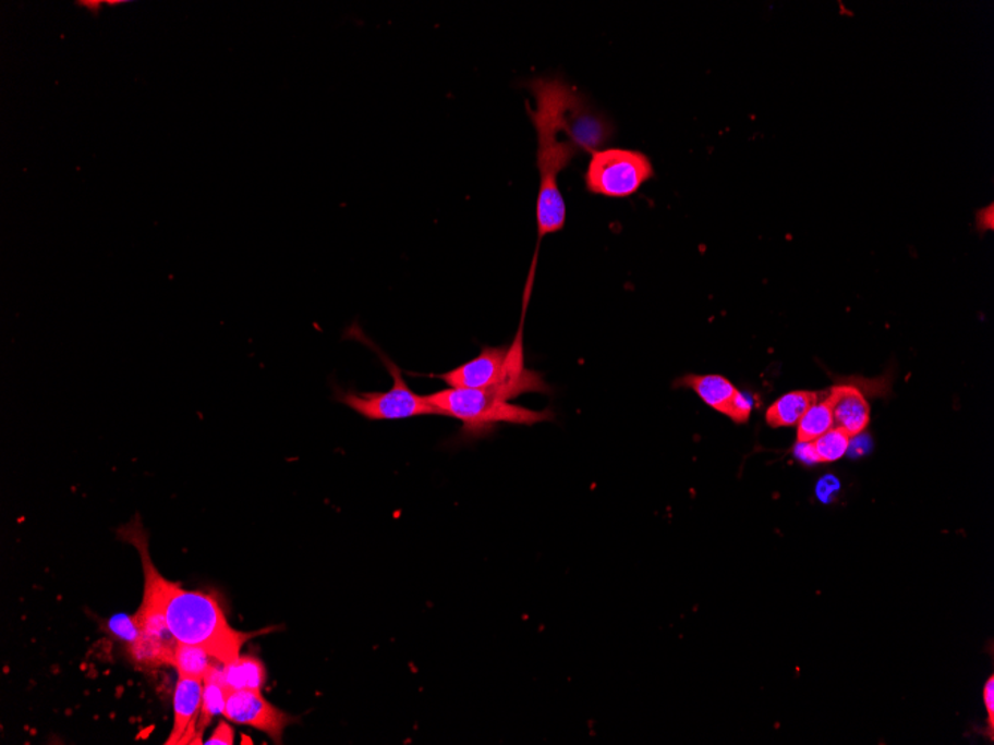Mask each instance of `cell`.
I'll use <instances>...</instances> for the list:
<instances>
[{
  "mask_svg": "<svg viewBox=\"0 0 994 745\" xmlns=\"http://www.w3.org/2000/svg\"><path fill=\"white\" fill-rule=\"evenodd\" d=\"M535 108L528 105L536 130V166L540 170V193L536 199L537 237L563 230L566 201L558 188V176L582 148L590 150L581 136L582 101L580 95L560 77H536L528 84Z\"/></svg>",
  "mask_w": 994,
  "mask_h": 745,
  "instance_id": "cell-1",
  "label": "cell"
},
{
  "mask_svg": "<svg viewBox=\"0 0 994 745\" xmlns=\"http://www.w3.org/2000/svg\"><path fill=\"white\" fill-rule=\"evenodd\" d=\"M118 535L141 553L145 572L142 604L160 610L179 643L205 647L219 662L227 663L239 658L242 647L259 634L232 628L221 604L210 594L189 591L181 585L165 579L150 560L148 535L141 516H134L133 521L118 530Z\"/></svg>",
  "mask_w": 994,
  "mask_h": 745,
  "instance_id": "cell-2",
  "label": "cell"
},
{
  "mask_svg": "<svg viewBox=\"0 0 994 745\" xmlns=\"http://www.w3.org/2000/svg\"><path fill=\"white\" fill-rule=\"evenodd\" d=\"M536 260L537 258L533 259L531 274L525 284L523 316L512 344L484 347L475 359L435 378H439L453 389L492 390L508 402L524 393L549 392L544 378L524 365V317L535 279Z\"/></svg>",
  "mask_w": 994,
  "mask_h": 745,
  "instance_id": "cell-3",
  "label": "cell"
},
{
  "mask_svg": "<svg viewBox=\"0 0 994 745\" xmlns=\"http://www.w3.org/2000/svg\"><path fill=\"white\" fill-rule=\"evenodd\" d=\"M426 401L438 411L463 423L464 433L472 437L484 433L499 423L533 426L551 420L549 411H532L512 405L492 390L448 389L427 394Z\"/></svg>",
  "mask_w": 994,
  "mask_h": 745,
  "instance_id": "cell-4",
  "label": "cell"
},
{
  "mask_svg": "<svg viewBox=\"0 0 994 745\" xmlns=\"http://www.w3.org/2000/svg\"><path fill=\"white\" fill-rule=\"evenodd\" d=\"M651 158L642 150L626 148L596 149L586 167V191L608 198H627L638 194L654 178Z\"/></svg>",
  "mask_w": 994,
  "mask_h": 745,
  "instance_id": "cell-5",
  "label": "cell"
},
{
  "mask_svg": "<svg viewBox=\"0 0 994 745\" xmlns=\"http://www.w3.org/2000/svg\"><path fill=\"white\" fill-rule=\"evenodd\" d=\"M378 354L393 378L392 389L380 393L341 392L337 394V401L344 403L369 422L407 420L421 415L438 414V411L426 401V396H421L410 389L398 366L386 359L381 353Z\"/></svg>",
  "mask_w": 994,
  "mask_h": 745,
  "instance_id": "cell-6",
  "label": "cell"
},
{
  "mask_svg": "<svg viewBox=\"0 0 994 745\" xmlns=\"http://www.w3.org/2000/svg\"><path fill=\"white\" fill-rule=\"evenodd\" d=\"M223 718L232 723L258 729L277 744L282 743L284 729L293 723V718L268 703L260 691L230 692Z\"/></svg>",
  "mask_w": 994,
  "mask_h": 745,
  "instance_id": "cell-7",
  "label": "cell"
},
{
  "mask_svg": "<svg viewBox=\"0 0 994 745\" xmlns=\"http://www.w3.org/2000/svg\"><path fill=\"white\" fill-rule=\"evenodd\" d=\"M136 616L141 624V637L136 645L130 647L133 658L148 667L173 665L179 642L160 610L142 604Z\"/></svg>",
  "mask_w": 994,
  "mask_h": 745,
  "instance_id": "cell-8",
  "label": "cell"
},
{
  "mask_svg": "<svg viewBox=\"0 0 994 745\" xmlns=\"http://www.w3.org/2000/svg\"><path fill=\"white\" fill-rule=\"evenodd\" d=\"M205 680L179 675L174 689V722L167 745L197 744V726L202 712Z\"/></svg>",
  "mask_w": 994,
  "mask_h": 745,
  "instance_id": "cell-9",
  "label": "cell"
},
{
  "mask_svg": "<svg viewBox=\"0 0 994 745\" xmlns=\"http://www.w3.org/2000/svg\"><path fill=\"white\" fill-rule=\"evenodd\" d=\"M828 396L833 403L834 427L846 430L851 438L863 433L871 418L865 393L858 386L840 384L834 386Z\"/></svg>",
  "mask_w": 994,
  "mask_h": 745,
  "instance_id": "cell-10",
  "label": "cell"
},
{
  "mask_svg": "<svg viewBox=\"0 0 994 745\" xmlns=\"http://www.w3.org/2000/svg\"><path fill=\"white\" fill-rule=\"evenodd\" d=\"M207 677L221 682L228 694L235 691H260L266 685L267 670L259 659L239 657L231 662L219 663Z\"/></svg>",
  "mask_w": 994,
  "mask_h": 745,
  "instance_id": "cell-11",
  "label": "cell"
},
{
  "mask_svg": "<svg viewBox=\"0 0 994 745\" xmlns=\"http://www.w3.org/2000/svg\"><path fill=\"white\" fill-rule=\"evenodd\" d=\"M678 386L694 390L696 396L702 399L707 406L727 417H731L732 408L740 394V390H737L731 381L723 376H716V374L686 376L680 378Z\"/></svg>",
  "mask_w": 994,
  "mask_h": 745,
  "instance_id": "cell-12",
  "label": "cell"
},
{
  "mask_svg": "<svg viewBox=\"0 0 994 745\" xmlns=\"http://www.w3.org/2000/svg\"><path fill=\"white\" fill-rule=\"evenodd\" d=\"M819 401V393L798 390L777 399L765 414V420L773 429L797 426L807 411Z\"/></svg>",
  "mask_w": 994,
  "mask_h": 745,
  "instance_id": "cell-13",
  "label": "cell"
},
{
  "mask_svg": "<svg viewBox=\"0 0 994 745\" xmlns=\"http://www.w3.org/2000/svg\"><path fill=\"white\" fill-rule=\"evenodd\" d=\"M219 663L222 662H219L205 647L179 643L172 667L183 677L205 680Z\"/></svg>",
  "mask_w": 994,
  "mask_h": 745,
  "instance_id": "cell-14",
  "label": "cell"
},
{
  "mask_svg": "<svg viewBox=\"0 0 994 745\" xmlns=\"http://www.w3.org/2000/svg\"><path fill=\"white\" fill-rule=\"evenodd\" d=\"M834 427L833 403L829 396L819 399L797 425V442H814Z\"/></svg>",
  "mask_w": 994,
  "mask_h": 745,
  "instance_id": "cell-15",
  "label": "cell"
},
{
  "mask_svg": "<svg viewBox=\"0 0 994 745\" xmlns=\"http://www.w3.org/2000/svg\"><path fill=\"white\" fill-rule=\"evenodd\" d=\"M228 692L218 680L206 677L203 691L202 712H199L197 726V744H203V732L209 726L211 720L223 716L226 712Z\"/></svg>",
  "mask_w": 994,
  "mask_h": 745,
  "instance_id": "cell-16",
  "label": "cell"
},
{
  "mask_svg": "<svg viewBox=\"0 0 994 745\" xmlns=\"http://www.w3.org/2000/svg\"><path fill=\"white\" fill-rule=\"evenodd\" d=\"M851 437L840 427H833L821 438L814 441V448L819 457V463H833L845 457L850 450Z\"/></svg>",
  "mask_w": 994,
  "mask_h": 745,
  "instance_id": "cell-17",
  "label": "cell"
},
{
  "mask_svg": "<svg viewBox=\"0 0 994 745\" xmlns=\"http://www.w3.org/2000/svg\"><path fill=\"white\" fill-rule=\"evenodd\" d=\"M109 633L117 637L118 640L128 643L129 647L136 645L141 637V624H138L136 614L118 613L113 614L106 624Z\"/></svg>",
  "mask_w": 994,
  "mask_h": 745,
  "instance_id": "cell-18",
  "label": "cell"
},
{
  "mask_svg": "<svg viewBox=\"0 0 994 745\" xmlns=\"http://www.w3.org/2000/svg\"><path fill=\"white\" fill-rule=\"evenodd\" d=\"M838 491H840V483L834 476H825V478L819 480L816 494L817 499L822 500L823 503H829Z\"/></svg>",
  "mask_w": 994,
  "mask_h": 745,
  "instance_id": "cell-19",
  "label": "cell"
},
{
  "mask_svg": "<svg viewBox=\"0 0 994 745\" xmlns=\"http://www.w3.org/2000/svg\"><path fill=\"white\" fill-rule=\"evenodd\" d=\"M207 745H232L234 744V731L227 722H221L216 726L214 734L206 741Z\"/></svg>",
  "mask_w": 994,
  "mask_h": 745,
  "instance_id": "cell-20",
  "label": "cell"
},
{
  "mask_svg": "<svg viewBox=\"0 0 994 745\" xmlns=\"http://www.w3.org/2000/svg\"><path fill=\"white\" fill-rule=\"evenodd\" d=\"M793 454H796V457L801 460L802 463H819L816 448H814L813 442H797L796 448H793Z\"/></svg>",
  "mask_w": 994,
  "mask_h": 745,
  "instance_id": "cell-21",
  "label": "cell"
},
{
  "mask_svg": "<svg viewBox=\"0 0 994 745\" xmlns=\"http://www.w3.org/2000/svg\"><path fill=\"white\" fill-rule=\"evenodd\" d=\"M983 698H984L985 710H987V715H989L990 734H993V729H994V677H993V675H992V677H990L987 680V683H985Z\"/></svg>",
  "mask_w": 994,
  "mask_h": 745,
  "instance_id": "cell-22",
  "label": "cell"
},
{
  "mask_svg": "<svg viewBox=\"0 0 994 745\" xmlns=\"http://www.w3.org/2000/svg\"><path fill=\"white\" fill-rule=\"evenodd\" d=\"M77 5L87 8V10L92 11L93 14L97 15L99 14L101 7L105 5V2H99V0H92V2H87V0H83V2H77Z\"/></svg>",
  "mask_w": 994,
  "mask_h": 745,
  "instance_id": "cell-23",
  "label": "cell"
}]
</instances>
